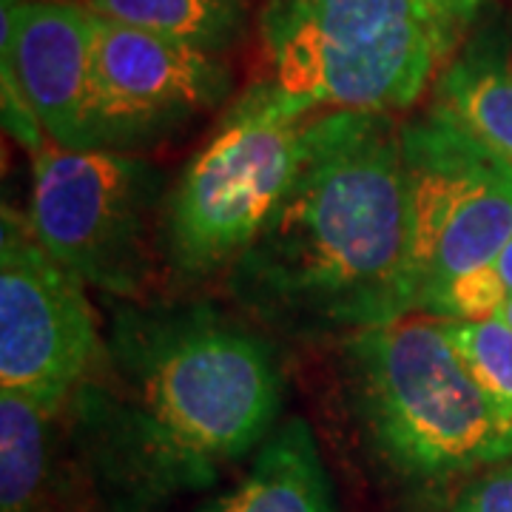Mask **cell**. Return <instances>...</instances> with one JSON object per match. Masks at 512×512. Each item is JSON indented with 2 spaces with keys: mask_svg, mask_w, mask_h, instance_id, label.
Segmentation results:
<instances>
[{
  "mask_svg": "<svg viewBox=\"0 0 512 512\" xmlns=\"http://www.w3.org/2000/svg\"><path fill=\"white\" fill-rule=\"evenodd\" d=\"M410 188L390 114L305 123L293 180L231 265V291L279 328L365 330L410 313Z\"/></svg>",
  "mask_w": 512,
  "mask_h": 512,
  "instance_id": "1",
  "label": "cell"
},
{
  "mask_svg": "<svg viewBox=\"0 0 512 512\" xmlns=\"http://www.w3.org/2000/svg\"><path fill=\"white\" fill-rule=\"evenodd\" d=\"M114 362L131 390L128 419L148 453L205 470L248 453L279 413V370L254 333L188 311L120 330Z\"/></svg>",
  "mask_w": 512,
  "mask_h": 512,
  "instance_id": "2",
  "label": "cell"
},
{
  "mask_svg": "<svg viewBox=\"0 0 512 512\" xmlns=\"http://www.w3.org/2000/svg\"><path fill=\"white\" fill-rule=\"evenodd\" d=\"M481 0H274V83L311 109H410L453 60Z\"/></svg>",
  "mask_w": 512,
  "mask_h": 512,
  "instance_id": "3",
  "label": "cell"
},
{
  "mask_svg": "<svg viewBox=\"0 0 512 512\" xmlns=\"http://www.w3.org/2000/svg\"><path fill=\"white\" fill-rule=\"evenodd\" d=\"M345 362L367 436L404 476L450 478L512 458V413L464 365L441 316L356 330Z\"/></svg>",
  "mask_w": 512,
  "mask_h": 512,
  "instance_id": "4",
  "label": "cell"
},
{
  "mask_svg": "<svg viewBox=\"0 0 512 512\" xmlns=\"http://www.w3.org/2000/svg\"><path fill=\"white\" fill-rule=\"evenodd\" d=\"M311 106L276 83H256L185 165L165 211L177 268L202 276L234 265L293 180Z\"/></svg>",
  "mask_w": 512,
  "mask_h": 512,
  "instance_id": "5",
  "label": "cell"
},
{
  "mask_svg": "<svg viewBox=\"0 0 512 512\" xmlns=\"http://www.w3.org/2000/svg\"><path fill=\"white\" fill-rule=\"evenodd\" d=\"M410 188V313L439 311L458 279L487 268L512 237V163L441 111L402 126Z\"/></svg>",
  "mask_w": 512,
  "mask_h": 512,
  "instance_id": "6",
  "label": "cell"
},
{
  "mask_svg": "<svg viewBox=\"0 0 512 512\" xmlns=\"http://www.w3.org/2000/svg\"><path fill=\"white\" fill-rule=\"evenodd\" d=\"M32 163L29 222L43 248L80 282L134 296L148 271L157 171L114 148H63L52 140Z\"/></svg>",
  "mask_w": 512,
  "mask_h": 512,
  "instance_id": "7",
  "label": "cell"
},
{
  "mask_svg": "<svg viewBox=\"0 0 512 512\" xmlns=\"http://www.w3.org/2000/svg\"><path fill=\"white\" fill-rule=\"evenodd\" d=\"M83 282L37 239L29 217L0 214V390L57 413L100 362Z\"/></svg>",
  "mask_w": 512,
  "mask_h": 512,
  "instance_id": "8",
  "label": "cell"
},
{
  "mask_svg": "<svg viewBox=\"0 0 512 512\" xmlns=\"http://www.w3.org/2000/svg\"><path fill=\"white\" fill-rule=\"evenodd\" d=\"M231 74L191 43L97 15L92 43L94 148L148 140L217 106Z\"/></svg>",
  "mask_w": 512,
  "mask_h": 512,
  "instance_id": "9",
  "label": "cell"
},
{
  "mask_svg": "<svg viewBox=\"0 0 512 512\" xmlns=\"http://www.w3.org/2000/svg\"><path fill=\"white\" fill-rule=\"evenodd\" d=\"M97 15L74 0H3V69L43 134L63 148H94L92 43Z\"/></svg>",
  "mask_w": 512,
  "mask_h": 512,
  "instance_id": "10",
  "label": "cell"
},
{
  "mask_svg": "<svg viewBox=\"0 0 512 512\" xmlns=\"http://www.w3.org/2000/svg\"><path fill=\"white\" fill-rule=\"evenodd\" d=\"M433 109L512 163V32L484 29L461 43L436 80Z\"/></svg>",
  "mask_w": 512,
  "mask_h": 512,
  "instance_id": "11",
  "label": "cell"
},
{
  "mask_svg": "<svg viewBox=\"0 0 512 512\" xmlns=\"http://www.w3.org/2000/svg\"><path fill=\"white\" fill-rule=\"evenodd\" d=\"M202 512H330V487L311 427L285 421L262 444L251 473Z\"/></svg>",
  "mask_w": 512,
  "mask_h": 512,
  "instance_id": "12",
  "label": "cell"
},
{
  "mask_svg": "<svg viewBox=\"0 0 512 512\" xmlns=\"http://www.w3.org/2000/svg\"><path fill=\"white\" fill-rule=\"evenodd\" d=\"M55 416L35 399L0 390V512L40 510Z\"/></svg>",
  "mask_w": 512,
  "mask_h": 512,
  "instance_id": "13",
  "label": "cell"
},
{
  "mask_svg": "<svg viewBox=\"0 0 512 512\" xmlns=\"http://www.w3.org/2000/svg\"><path fill=\"white\" fill-rule=\"evenodd\" d=\"M100 18L220 52L245 29V0H86Z\"/></svg>",
  "mask_w": 512,
  "mask_h": 512,
  "instance_id": "14",
  "label": "cell"
},
{
  "mask_svg": "<svg viewBox=\"0 0 512 512\" xmlns=\"http://www.w3.org/2000/svg\"><path fill=\"white\" fill-rule=\"evenodd\" d=\"M444 330L478 384L512 413V325L501 316L444 319Z\"/></svg>",
  "mask_w": 512,
  "mask_h": 512,
  "instance_id": "15",
  "label": "cell"
},
{
  "mask_svg": "<svg viewBox=\"0 0 512 512\" xmlns=\"http://www.w3.org/2000/svg\"><path fill=\"white\" fill-rule=\"evenodd\" d=\"M512 299V237L487 268L458 279L441 299V319H484L495 316Z\"/></svg>",
  "mask_w": 512,
  "mask_h": 512,
  "instance_id": "16",
  "label": "cell"
},
{
  "mask_svg": "<svg viewBox=\"0 0 512 512\" xmlns=\"http://www.w3.org/2000/svg\"><path fill=\"white\" fill-rule=\"evenodd\" d=\"M453 512H512V461L476 478L458 495Z\"/></svg>",
  "mask_w": 512,
  "mask_h": 512,
  "instance_id": "17",
  "label": "cell"
},
{
  "mask_svg": "<svg viewBox=\"0 0 512 512\" xmlns=\"http://www.w3.org/2000/svg\"><path fill=\"white\" fill-rule=\"evenodd\" d=\"M495 316H501V319H504L507 325H512V299H510V302H504V308L495 313Z\"/></svg>",
  "mask_w": 512,
  "mask_h": 512,
  "instance_id": "18",
  "label": "cell"
},
{
  "mask_svg": "<svg viewBox=\"0 0 512 512\" xmlns=\"http://www.w3.org/2000/svg\"><path fill=\"white\" fill-rule=\"evenodd\" d=\"M9 3H12V0H9Z\"/></svg>",
  "mask_w": 512,
  "mask_h": 512,
  "instance_id": "19",
  "label": "cell"
}]
</instances>
